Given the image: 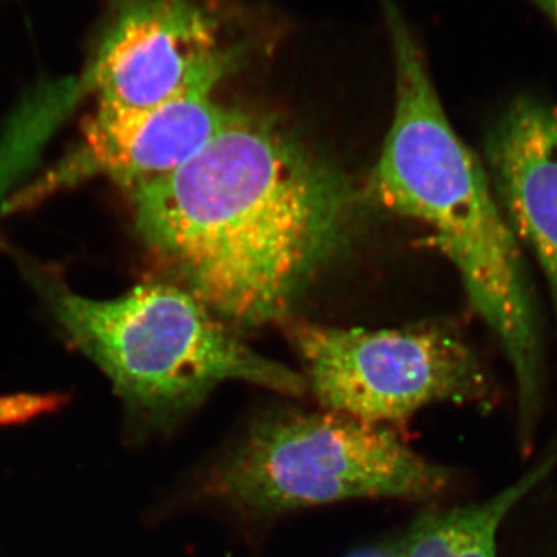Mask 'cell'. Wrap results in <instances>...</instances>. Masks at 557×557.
I'll list each match as a JSON object with an SVG mask.
<instances>
[{
    "label": "cell",
    "instance_id": "obj_5",
    "mask_svg": "<svg viewBox=\"0 0 557 557\" xmlns=\"http://www.w3.org/2000/svg\"><path fill=\"white\" fill-rule=\"evenodd\" d=\"M288 336L322 409L397 428L435 403L485 401L479 359L445 327L333 329L293 322Z\"/></svg>",
    "mask_w": 557,
    "mask_h": 557
},
{
    "label": "cell",
    "instance_id": "obj_7",
    "mask_svg": "<svg viewBox=\"0 0 557 557\" xmlns=\"http://www.w3.org/2000/svg\"><path fill=\"white\" fill-rule=\"evenodd\" d=\"M231 110L215 101L212 89L188 91L135 112L95 110L64 159L17 200L42 199L95 177L109 178L126 193L164 177L215 137Z\"/></svg>",
    "mask_w": 557,
    "mask_h": 557
},
{
    "label": "cell",
    "instance_id": "obj_8",
    "mask_svg": "<svg viewBox=\"0 0 557 557\" xmlns=\"http://www.w3.org/2000/svg\"><path fill=\"white\" fill-rule=\"evenodd\" d=\"M486 160L509 228L544 271L557 314V109L512 102L487 138Z\"/></svg>",
    "mask_w": 557,
    "mask_h": 557
},
{
    "label": "cell",
    "instance_id": "obj_1",
    "mask_svg": "<svg viewBox=\"0 0 557 557\" xmlns=\"http://www.w3.org/2000/svg\"><path fill=\"white\" fill-rule=\"evenodd\" d=\"M127 197L138 236L175 284L234 330L288 317L351 207L330 164L234 109L194 159Z\"/></svg>",
    "mask_w": 557,
    "mask_h": 557
},
{
    "label": "cell",
    "instance_id": "obj_3",
    "mask_svg": "<svg viewBox=\"0 0 557 557\" xmlns=\"http://www.w3.org/2000/svg\"><path fill=\"white\" fill-rule=\"evenodd\" d=\"M40 285L65 335L149 426H175L225 381L306 394L304 375L252 350L175 282H146L112 299L86 298L51 278Z\"/></svg>",
    "mask_w": 557,
    "mask_h": 557
},
{
    "label": "cell",
    "instance_id": "obj_6",
    "mask_svg": "<svg viewBox=\"0 0 557 557\" xmlns=\"http://www.w3.org/2000/svg\"><path fill=\"white\" fill-rule=\"evenodd\" d=\"M233 53L215 14L196 0H131L102 39L81 89L97 112H135L228 75Z\"/></svg>",
    "mask_w": 557,
    "mask_h": 557
},
{
    "label": "cell",
    "instance_id": "obj_9",
    "mask_svg": "<svg viewBox=\"0 0 557 557\" xmlns=\"http://www.w3.org/2000/svg\"><path fill=\"white\" fill-rule=\"evenodd\" d=\"M555 467L557 445L522 479L483 504L440 511L429 528L423 557H496L502 522Z\"/></svg>",
    "mask_w": 557,
    "mask_h": 557
},
{
    "label": "cell",
    "instance_id": "obj_2",
    "mask_svg": "<svg viewBox=\"0 0 557 557\" xmlns=\"http://www.w3.org/2000/svg\"><path fill=\"white\" fill-rule=\"evenodd\" d=\"M395 61V110L370 190L383 207L431 230L454 263L472 309L515 370L522 423L537 409L541 344L520 245L490 175L443 109L423 51L387 2Z\"/></svg>",
    "mask_w": 557,
    "mask_h": 557
},
{
    "label": "cell",
    "instance_id": "obj_4",
    "mask_svg": "<svg viewBox=\"0 0 557 557\" xmlns=\"http://www.w3.org/2000/svg\"><path fill=\"white\" fill-rule=\"evenodd\" d=\"M449 472L420 456L397 429L322 409L262 413L201 480V493L234 511L273 518L351 498L426 500Z\"/></svg>",
    "mask_w": 557,
    "mask_h": 557
},
{
    "label": "cell",
    "instance_id": "obj_11",
    "mask_svg": "<svg viewBox=\"0 0 557 557\" xmlns=\"http://www.w3.org/2000/svg\"><path fill=\"white\" fill-rule=\"evenodd\" d=\"M348 557H394L392 556V549L388 548H366V549H358V552H355L354 555H350Z\"/></svg>",
    "mask_w": 557,
    "mask_h": 557
},
{
    "label": "cell",
    "instance_id": "obj_10",
    "mask_svg": "<svg viewBox=\"0 0 557 557\" xmlns=\"http://www.w3.org/2000/svg\"><path fill=\"white\" fill-rule=\"evenodd\" d=\"M533 2L547 14L548 20L557 28V0H533Z\"/></svg>",
    "mask_w": 557,
    "mask_h": 557
}]
</instances>
